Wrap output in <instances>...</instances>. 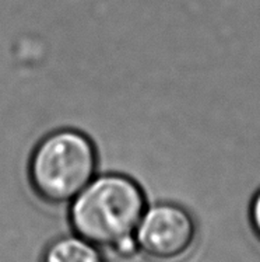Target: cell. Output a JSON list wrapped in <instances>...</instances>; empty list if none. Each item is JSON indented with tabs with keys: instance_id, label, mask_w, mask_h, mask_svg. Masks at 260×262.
Masks as SVG:
<instances>
[{
	"instance_id": "obj_1",
	"label": "cell",
	"mask_w": 260,
	"mask_h": 262,
	"mask_svg": "<svg viewBox=\"0 0 260 262\" xmlns=\"http://www.w3.org/2000/svg\"><path fill=\"white\" fill-rule=\"evenodd\" d=\"M147 209L143 188L117 172L96 176L70 202L69 222L76 234L97 247H113L136 233Z\"/></svg>"
},
{
	"instance_id": "obj_2",
	"label": "cell",
	"mask_w": 260,
	"mask_h": 262,
	"mask_svg": "<svg viewBox=\"0 0 260 262\" xmlns=\"http://www.w3.org/2000/svg\"><path fill=\"white\" fill-rule=\"evenodd\" d=\"M98 153L94 142L77 129H58L34 147L28 180L42 202L70 205L97 176Z\"/></svg>"
},
{
	"instance_id": "obj_3",
	"label": "cell",
	"mask_w": 260,
	"mask_h": 262,
	"mask_svg": "<svg viewBox=\"0 0 260 262\" xmlns=\"http://www.w3.org/2000/svg\"><path fill=\"white\" fill-rule=\"evenodd\" d=\"M197 223L182 205L159 202L147 206L134 238L138 252L150 262H183L197 243Z\"/></svg>"
},
{
	"instance_id": "obj_4",
	"label": "cell",
	"mask_w": 260,
	"mask_h": 262,
	"mask_svg": "<svg viewBox=\"0 0 260 262\" xmlns=\"http://www.w3.org/2000/svg\"><path fill=\"white\" fill-rule=\"evenodd\" d=\"M41 262H105V258L90 241L79 235H64L43 250Z\"/></svg>"
},
{
	"instance_id": "obj_5",
	"label": "cell",
	"mask_w": 260,
	"mask_h": 262,
	"mask_svg": "<svg viewBox=\"0 0 260 262\" xmlns=\"http://www.w3.org/2000/svg\"><path fill=\"white\" fill-rule=\"evenodd\" d=\"M249 225L250 229L260 241V188L253 195L249 205Z\"/></svg>"
}]
</instances>
